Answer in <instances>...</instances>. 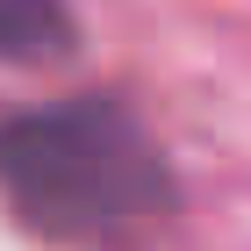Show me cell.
Masks as SVG:
<instances>
[{
    "instance_id": "obj_1",
    "label": "cell",
    "mask_w": 251,
    "mask_h": 251,
    "mask_svg": "<svg viewBox=\"0 0 251 251\" xmlns=\"http://www.w3.org/2000/svg\"><path fill=\"white\" fill-rule=\"evenodd\" d=\"M0 194L43 237H129L173 208V173L115 100H65L0 122Z\"/></svg>"
},
{
    "instance_id": "obj_2",
    "label": "cell",
    "mask_w": 251,
    "mask_h": 251,
    "mask_svg": "<svg viewBox=\"0 0 251 251\" xmlns=\"http://www.w3.org/2000/svg\"><path fill=\"white\" fill-rule=\"evenodd\" d=\"M72 50V15L65 0H0V58L15 65H43Z\"/></svg>"
}]
</instances>
